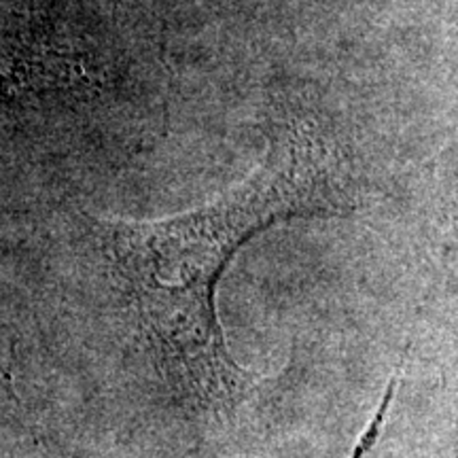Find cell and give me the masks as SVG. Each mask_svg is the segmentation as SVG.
<instances>
[{
  "label": "cell",
  "mask_w": 458,
  "mask_h": 458,
  "mask_svg": "<svg viewBox=\"0 0 458 458\" xmlns=\"http://www.w3.org/2000/svg\"><path fill=\"white\" fill-rule=\"evenodd\" d=\"M408 352H410V344H405L403 352H401L399 357V365L394 368V371L388 377L386 382V388H385V394H382L380 403H377V408L374 411V416L369 418L368 427H365V431L360 433L359 442L354 444V450H352V456L351 458H365L369 454L371 450H374V445L377 444V439H380L382 431H385V425L388 420V416H391V405L394 397H397V386L401 382V371L405 368V359H408Z\"/></svg>",
  "instance_id": "obj_2"
},
{
  "label": "cell",
  "mask_w": 458,
  "mask_h": 458,
  "mask_svg": "<svg viewBox=\"0 0 458 458\" xmlns=\"http://www.w3.org/2000/svg\"><path fill=\"white\" fill-rule=\"evenodd\" d=\"M351 206L314 156L295 145L204 208L108 227L113 263L145 340L199 403L232 411L253 388L255 376L229 354L216 314V286L232 257L274 223Z\"/></svg>",
  "instance_id": "obj_1"
}]
</instances>
